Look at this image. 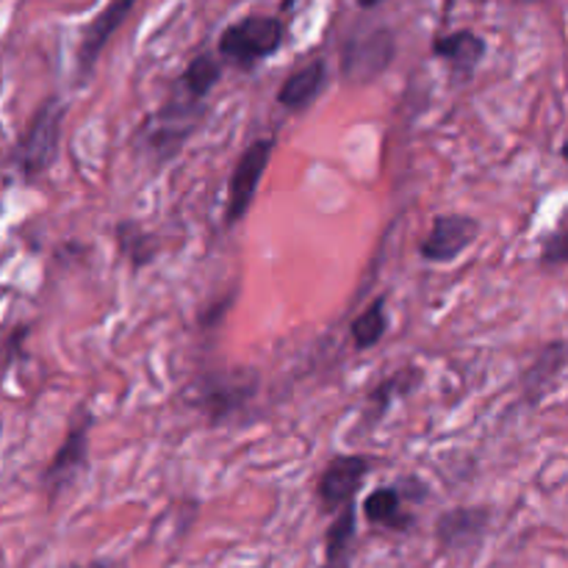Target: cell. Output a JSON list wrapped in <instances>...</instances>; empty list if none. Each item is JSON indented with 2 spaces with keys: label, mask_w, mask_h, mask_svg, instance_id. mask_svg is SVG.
<instances>
[{
  "label": "cell",
  "mask_w": 568,
  "mask_h": 568,
  "mask_svg": "<svg viewBox=\"0 0 568 568\" xmlns=\"http://www.w3.org/2000/svg\"><path fill=\"white\" fill-rule=\"evenodd\" d=\"M355 530H358V516H355V503H349L333 516V525L327 527L325 560H331V564L353 560Z\"/></svg>",
  "instance_id": "obj_17"
},
{
  "label": "cell",
  "mask_w": 568,
  "mask_h": 568,
  "mask_svg": "<svg viewBox=\"0 0 568 568\" xmlns=\"http://www.w3.org/2000/svg\"><path fill=\"white\" fill-rule=\"evenodd\" d=\"M64 103L61 98L50 94L48 100L39 103L33 116L28 120L26 131L20 133L14 148L17 170L26 181H37L39 175L50 170L59 159V142H61V122H64Z\"/></svg>",
  "instance_id": "obj_1"
},
{
  "label": "cell",
  "mask_w": 568,
  "mask_h": 568,
  "mask_svg": "<svg viewBox=\"0 0 568 568\" xmlns=\"http://www.w3.org/2000/svg\"><path fill=\"white\" fill-rule=\"evenodd\" d=\"M541 264L544 266H566L568 264V216H564L552 233H547L541 242Z\"/></svg>",
  "instance_id": "obj_20"
},
{
  "label": "cell",
  "mask_w": 568,
  "mask_h": 568,
  "mask_svg": "<svg viewBox=\"0 0 568 568\" xmlns=\"http://www.w3.org/2000/svg\"><path fill=\"white\" fill-rule=\"evenodd\" d=\"M325 87L327 64L322 59H314L311 64L300 67L294 75H288L286 81H283V87L277 89V103L288 111H303L305 105H311L320 98Z\"/></svg>",
  "instance_id": "obj_15"
},
{
  "label": "cell",
  "mask_w": 568,
  "mask_h": 568,
  "mask_svg": "<svg viewBox=\"0 0 568 568\" xmlns=\"http://www.w3.org/2000/svg\"><path fill=\"white\" fill-rule=\"evenodd\" d=\"M486 39H483L480 33L469 31V28L455 33H444V37H438L436 42H433V55L449 61V67H453V72L458 78L475 75L477 64L486 59Z\"/></svg>",
  "instance_id": "obj_12"
},
{
  "label": "cell",
  "mask_w": 568,
  "mask_h": 568,
  "mask_svg": "<svg viewBox=\"0 0 568 568\" xmlns=\"http://www.w3.org/2000/svg\"><path fill=\"white\" fill-rule=\"evenodd\" d=\"M222 78V64L211 53H200L189 61V67L181 75V89L192 100H200L203 103L209 98L211 89L216 87V81Z\"/></svg>",
  "instance_id": "obj_19"
},
{
  "label": "cell",
  "mask_w": 568,
  "mask_h": 568,
  "mask_svg": "<svg viewBox=\"0 0 568 568\" xmlns=\"http://www.w3.org/2000/svg\"><path fill=\"white\" fill-rule=\"evenodd\" d=\"M480 236V222L469 214H442L433 220L430 233L419 244V255L430 264H449Z\"/></svg>",
  "instance_id": "obj_9"
},
{
  "label": "cell",
  "mask_w": 568,
  "mask_h": 568,
  "mask_svg": "<svg viewBox=\"0 0 568 568\" xmlns=\"http://www.w3.org/2000/svg\"><path fill=\"white\" fill-rule=\"evenodd\" d=\"M560 159H564L566 164H568V139H566L564 144H560Z\"/></svg>",
  "instance_id": "obj_24"
},
{
  "label": "cell",
  "mask_w": 568,
  "mask_h": 568,
  "mask_svg": "<svg viewBox=\"0 0 568 568\" xmlns=\"http://www.w3.org/2000/svg\"><path fill=\"white\" fill-rule=\"evenodd\" d=\"M133 6H136V0H111V3L83 28L81 44H78V75L87 78L89 72L94 70L100 53H103L105 44L111 42V37L120 31L122 22L128 20Z\"/></svg>",
  "instance_id": "obj_10"
},
{
  "label": "cell",
  "mask_w": 568,
  "mask_h": 568,
  "mask_svg": "<svg viewBox=\"0 0 568 568\" xmlns=\"http://www.w3.org/2000/svg\"><path fill=\"white\" fill-rule=\"evenodd\" d=\"M422 381H425V372L416 369V366H405V369L394 372L392 377H386V381L369 394V399H366L364 414H361V427L369 430V427L381 425L383 416H386L388 408L394 405V399L414 394Z\"/></svg>",
  "instance_id": "obj_13"
},
{
  "label": "cell",
  "mask_w": 568,
  "mask_h": 568,
  "mask_svg": "<svg viewBox=\"0 0 568 568\" xmlns=\"http://www.w3.org/2000/svg\"><path fill=\"white\" fill-rule=\"evenodd\" d=\"M372 464L364 455H336L316 483V497L322 510H342L344 505L355 503V494L364 486Z\"/></svg>",
  "instance_id": "obj_8"
},
{
  "label": "cell",
  "mask_w": 568,
  "mask_h": 568,
  "mask_svg": "<svg viewBox=\"0 0 568 568\" xmlns=\"http://www.w3.org/2000/svg\"><path fill=\"white\" fill-rule=\"evenodd\" d=\"M488 525H491L488 508H453L438 516L436 541L444 552H464L486 538Z\"/></svg>",
  "instance_id": "obj_11"
},
{
  "label": "cell",
  "mask_w": 568,
  "mask_h": 568,
  "mask_svg": "<svg viewBox=\"0 0 568 568\" xmlns=\"http://www.w3.org/2000/svg\"><path fill=\"white\" fill-rule=\"evenodd\" d=\"M377 3H383V0H358L361 9H372V6H377Z\"/></svg>",
  "instance_id": "obj_23"
},
{
  "label": "cell",
  "mask_w": 568,
  "mask_h": 568,
  "mask_svg": "<svg viewBox=\"0 0 568 568\" xmlns=\"http://www.w3.org/2000/svg\"><path fill=\"white\" fill-rule=\"evenodd\" d=\"M405 491L403 486H388L377 488L369 497L364 499V519L369 521L372 527H383V530L392 532H408L414 527V514L405 508Z\"/></svg>",
  "instance_id": "obj_14"
},
{
  "label": "cell",
  "mask_w": 568,
  "mask_h": 568,
  "mask_svg": "<svg viewBox=\"0 0 568 568\" xmlns=\"http://www.w3.org/2000/svg\"><path fill=\"white\" fill-rule=\"evenodd\" d=\"M233 303V294L227 300H220V303H214L211 308H205L203 314H200V325L205 327V331H214L216 325H220V316L227 314V305Z\"/></svg>",
  "instance_id": "obj_21"
},
{
  "label": "cell",
  "mask_w": 568,
  "mask_h": 568,
  "mask_svg": "<svg viewBox=\"0 0 568 568\" xmlns=\"http://www.w3.org/2000/svg\"><path fill=\"white\" fill-rule=\"evenodd\" d=\"M394 55H397V39L388 28L355 33L342 44V78L364 87L392 67Z\"/></svg>",
  "instance_id": "obj_5"
},
{
  "label": "cell",
  "mask_w": 568,
  "mask_h": 568,
  "mask_svg": "<svg viewBox=\"0 0 568 568\" xmlns=\"http://www.w3.org/2000/svg\"><path fill=\"white\" fill-rule=\"evenodd\" d=\"M283 44V22L277 17L266 14H250L244 20L233 22L222 31L220 42V55L225 61H231L239 70H253L258 61L270 59L272 53H277V48Z\"/></svg>",
  "instance_id": "obj_4"
},
{
  "label": "cell",
  "mask_w": 568,
  "mask_h": 568,
  "mask_svg": "<svg viewBox=\"0 0 568 568\" xmlns=\"http://www.w3.org/2000/svg\"><path fill=\"white\" fill-rule=\"evenodd\" d=\"M205 105L200 100H192L181 89V98H170L144 125V142L150 153L159 159V164L175 159L183 144L189 142L197 125L203 122Z\"/></svg>",
  "instance_id": "obj_2"
},
{
  "label": "cell",
  "mask_w": 568,
  "mask_h": 568,
  "mask_svg": "<svg viewBox=\"0 0 568 568\" xmlns=\"http://www.w3.org/2000/svg\"><path fill=\"white\" fill-rule=\"evenodd\" d=\"M568 364V344L566 342H552L536 355L532 366L525 375V397L530 403H538L544 394L552 388V383L558 381L560 372L566 369Z\"/></svg>",
  "instance_id": "obj_16"
},
{
  "label": "cell",
  "mask_w": 568,
  "mask_h": 568,
  "mask_svg": "<svg viewBox=\"0 0 568 568\" xmlns=\"http://www.w3.org/2000/svg\"><path fill=\"white\" fill-rule=\"evenodd\" d=\"M320 568H353V560H342V564H331V560H325Z\"/></svg>",
  "instance_id": "obj_22"
},
{
  "label": "cell",
  "mask_w": 568,
  "mask_h": 568,
  "mask_svg": "<svg viewBox=\"0 0 568 568\" xmlns=\"http://www.w3.org/2000/svg\"><path fill=\"white\" fill-rule=\"evenodd\" d=\"M87 568H109V566H105V564H89Z\"/></svg>",
  "instance_id": "obj_25"
},
{
  "label": "cell",
  "mask_w": 568,
  "mask_h": 568,
  "mask_svg": "<svg viewBox=\"0 0 568 568\" xmlns=\"http://www.w3.org/2000/svg\"><path fill=\"white\" fill-rule=\"evenodd\" d=\"M388 331V314H386V297L372 300L369 305L364 308V314H358L349 325V336H353L355 349H369L375 344L383 342Z\"/></svg>",
  "instance_id": "obj_18"
},
{
  "label": "cell",
  "mask_w": 568,
  "mask_h": 568,
  "mask_svg": "<svg viewBox=\"0 0 568 568\" xmlns=\"http://www.w3.org/2000/svg\"><path fill=\"white\" fill-rule=\"evenodd\" d=\"M272 150H275V139H258L250 148H244V153L239 155L236 166H233V175L227 181V203H225V225L233 227L244 220V214L253 205L255 192H258V183L264 178L266 166L272 161Z\"/></svg>",
  "instance_id": "obj_6"
},
{
  "label": "cell",
  "mask_w": 568,
  "mask_h": 568,
  "mask_svg": "<svg viewBox=\"0 0 568 568\" xmlns=\"http://www.w3.org/2000/svg\"><path fill=\"white\" fill-rule=\"evenodd\" d=\"M197 394L192 397V405L203 416H209L211 425L233 419L242 414L244 405L258 392V375L253 369H222L200 377L194 383Z\"/></svg>",
  "instance_id": "obj_3"
},
{
  "label": "cell",
  "mask_w": 568,
  "mask_h": 568,
  "mask_svg": "<svg viewBox=\"0 0 568 568\" xmlns=\"http://www.w3.org/2000/svg\"><path fill=\"white\" fill-rule=\"evenodd\" d=\"M89 427H92V414L78 408V414L72 416L70 422V430H67L64 436V444H61L59 453L53 455L48 469L42 471V488L44 494H48L50 503H55V497L87 469Z\"/></svg>",
  "instance_id": "obj_7"
}]
</instances>
